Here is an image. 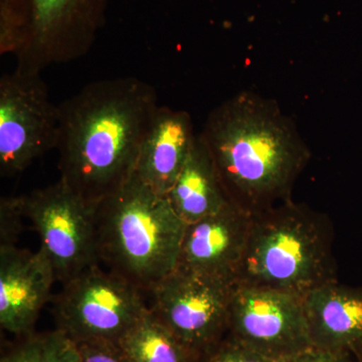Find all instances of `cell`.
<instances>
[{"label": "cell", "instance_id": "6", "mask_svg": "<svg viewBox=\"0 0 362 362\" xmlns=\"http://www.w3.org/2000/svg\"><path fill=\"white\" fill-rule=\"evenodd\" d=\"M143 291L100 264L63 285L54 300L56 328L76 343L119 340L147 311Z\"/></svg>", "mask_w": 362, "mask_h": 362}, {"label": "cell", "instance_id": "15", "mask_svg": "<svg viewBox=\"0 0 362 362\" xmlns=\"http://www.w3.org/2000/svg\"><path fill=\"white\" fill-rule=\"evenodd\" d=\"M166 197L185 225L218 213L230 204L201 135L195 136L187 160Z\"/></svg>", "mask_w": 362, "mask_h": 362}, {"label": "cell", "instance_id": "2", "mask_svg": "<svg viewBox=\"0 0 362 362\" xmlns=\"http://www.w3.org/2000/svg\"><path fill=\"white\" fill-rule=\"evenodd\" d=\"M230 204L254 216L292 199L312 152L273 99L243 90L207 116L199 133Z\"/></svg>", "mask_w": 362, "mask_h": 362}, {"label": "cell", "instance_id": "16", "mask_svg": "<svg viewBox=\"0 0 362 362\" xmlns=\"http://www.w3.org/2000/svg\"><path fill=\"white\" fill-rule=\"evenodd\" d=\"M118 344L130 362H195L197 358L150 308Z\"/></svg>", "mask_w": 362, "mask_h": 362}, {"label": "cell", "instance_id": "22", "mask_svg": "<svg viewBox=\"0 0 362 362\" xmlns=\"http://www.w3.org/2000/svg\"><path fill=\"white\" fill-rule=\"evenodd\" d=\"M356 362H362V354H359L358 356L356 357Z\"/></svg>", "mask_w": 362, "mask_h": 362}, {"label": "cell", "instance_id": "11", "mask_svg": "<svg viewBox=\"0 0 362 362\" xmlns=\"http://www.w3.org/2000/svg\"><path fill=\"white\" fill-rule=\"evenodd\" d=\"M57 282L51 262L42 250L0 245V326L23 337L33 332L40 311Z\"/></svg>", "mask_w": 362, "mask_h": 362}, {"label": "cell", "instance_id": "9", "mask_svg": "<svg viewBox=\"0 0 362 362\" xmlns=\"http://www.w3.org/2000/svg\"><path fill=\"white\" fill-rule=\"evenodd\" d=\"M235 285L176 267L150 294V310L197 357L228 333Z\"/></svg>", "mask_w": 362, "mask_h": 362}, {"label": "cell", "instance_id": "14", "mask_svg": "<svg viewBox=\"0 0 362 362\" xmlns=\"http://www.w3.org/2000/svg\"><path fill=\"white\" fill-rule=\"evenodd\" d=\"M195 136L188 112L159 106L143 140L135 175L154 192L166 197L187 160Z\"/></svg>", "mask_w": 362, "mask_h": 362}, {"label": "cell", "instance_id": "4", "mask_svg": "<svg viewBox=\"0 0 362 362\" xmlns=\"http://www.w3.org/2000/svg\"><path fill=\"white\" fill-rule=\"evenodd\" d=\"M97 255L109 271L150 292L178 264L185 225L168 197L135 175L96 206Z\"/></svg>", "mask_w": 362, "mask_h": 362}, {"label": "cell", "instance_id": "5", "mask_svg": "<svg viewBox=\"0 0 362 362\" xmlns=\"http://www.w3.org/2000/svg\"><path fill=\"white\" fill-rule=\"evenodd\" d=\"M110 0H0V52L40 73L89 52Z\"/></svg>", "mask_w": 362, "mask_h": 362}, {"label": "cell", "instance_id": "17", "mask_svg": "<svg viewBox=\"0 0 362 362\" xmlns=\"http://www.w3.org/2000/svg\"><path fill=\"white\" fill-rule=\"evenodd\" d=\"M20 338L2 354L0 362H81L77 343L58 328Z\"/></svg>", "mask_w": 362, "mask_h": 362}, {"label": "cell", "instance_id": "8", "mask_svg": "<svg viewBox=\"0 0 362 362\" xmlns=\"http://www.w3.org/2000/svg\"><path fill=\"white\" fill-rule=\"evenodd\" d=\"M59 106L49 99L40 73L16 69L0 80V173L21 175L35 159L56 149Z\"/></svg>", "mask_w": 362, "mask_h": 362}, {"label": "cell", "instance_id": "20", "mask_svg": "<svg viewBox=\"0 0 362 362\" xmlns=\"http://www.w3.org/2000/svg\"><path fill=\"white\" fill-rule=\"evenodd\" d=\"M78 346L81 362H130L116 342H83Z\"/></svg>", "mask_w": 362, "mask_h": 362}, {"label": "cell", "instance_id": "12", "mask_svg": "<svg viewBox=\"0 0 362 362\" xmlns=\"http://www.w3.org/2000/svg\"><path fill=\"white\" fill-rule=\"evenodd\" d=\"M251 214L233 204L185 226L177 267L235 285Z\"/></svg>", "mask_w": 362, "mask_h": 362}, {"label": "cell", "instance_id": "3", "mask_svg": "<svg viewBox=\"0 0 362 362\" xmlns=\"http://www.w3.org/2000/svg\"><path fill=\"white\" fill-rule=\"evenodd\" d=\"M333 238L327 216L293 199L254 214L235 285L304 297L338 281Z\"/></svg>", "mask_w": 362, "mask_h": 362}, {"label": "cell", "instance_id": "10", "mask_svg": "<svg viewBox=\"0 0 362 362\" xmlns=\"http://www.w3.org/2000/svg\"><path fill=\"white\" fill-rule=\"evenodd\" d=\"M228 335L276 362L311 349L303 297L235 285Z\"/></svg>", "mask_w": 362, "mask_h": 362}, {"label": "cell", "instance_id": "21", "mask_svg": "<svg viewBox=\"0 0 362 362\" xmlns=\"http://www.w3.org/2000/svg\"><path fill=\"white\" fill-rule=\"evenodd\" d=\"M283 362H356V361L354 356L347 352L331 351V350L311 347Z\"/></svg>", "mask_w": 362, "mask_h": 362}, {"label": "cell", "instance_id": "13", "mask_svg": "<svg viewBox=\"0 0 362 362\" xmlns=\"http://www.w3.org/2000/svg\"><path fill=\"white\" fill-rule=\"evenodd\" d=\"M312 346L362 354V288L327 283L303 297Z\"/></svg>", "mask_w": 362, "mask_h": 362}, {"label": "cell", "instance_id": "7", "mask_svg": "<svg viewBox=\"0 0 362 362\" xmlns=\"http://www.w3.org/2000/svg\"><path fill=\"white\" fill-rule=\"evenodd\" d=\"M25 218L39 233L40 247L54 269L57 282L66 284L99 264L96 244V206L59 180L20 197Z\"/></svg>", "mask_w": 362, "mask_h": 362}, {"label": "cell", "instance_id": "1", "mask_svg": "<svg viewBox=\"0 0 362 362\" xmlns=\"http://www.w3.org/2000/svg\"><path fill=\"white\" fill-rule=\"evenodd\" d=\"M59 106V180L97 206L135 175L143 140L159 108L156 90L137 78H106Z\"/></svg>", "mask_w": 362, "mask_h": 362}, {"label": "cell", "instance_id": "18", "mask_svg": "<svg viewBox=\"0 0 362 362\" xmlns=\"http://www.w3.org/2000/svg\"><path fill=\"white\" fill-rule=\"evenodd\" d=\"M195 362H276L262 356L235 338H225L202 352Z\"/></svg>", "mask_w": 362, "mask_h": 362}, {"label": "cell", "instance_id": "19", "mask_svg": "<svg viewBox=\"0 0 362 362\" xmlns=\"http://www.w3.org/2000/svg\"><path fill=\"white\" fill-rule=\"evenodd\" d=\"M23 214L20 197H4L0 202V245H16L23 228Z\"/></svg>", "mask_w": 362, "mask_h": 362}]
</instances>
